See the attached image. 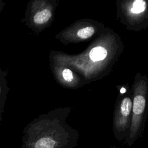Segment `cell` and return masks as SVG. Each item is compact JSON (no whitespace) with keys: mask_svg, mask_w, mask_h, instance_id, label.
Masks as SVG:
<instances>
[{"mask_svg":"<svg viewBox=\"0 0 148 148\" xmlns=\"http://www.w3.org/2000/svg\"><path fill=\"white\" fill-rule=\"evenodd\" d=\"M90 58L93 61H98L105 58L107 56L106 50L101 46L92 48L90 51Z\"/></svg>","mask_w":148,"mask_h":148,"instance_id":"obj_5","label":"cell"},{"mask_svg":"<svg viewBox=\"0 0 148 148\" xmlns=\"http://www.w3.org/2000/svg\"><path fill=\"white\" fill-rule=\"evenodd\" d=\"M94 28L92 27H87L78 31L77 35L81 39H87L91 37L94 33Z\"/></svg>","mask_w":148,"mask_h":148,"instance_id":"obj_8","label":"cell"},{"mask_svg":"<svg viewBox=\"0 0 148 148\" xmlns=\"http://www.w3.org/2000/svg\"><path fill=\"white\" fill-rule=\"evenodd\" d=\"M125 92V89L124 88H121V90H120V92L121 93H124Z\"/></svg>","mask_w":148,"mask_h":148,"instance_id":"obj_11","label":"cell"},{"mask_svg":"<svg viewBox=\"0 0 148 148\" xmlns=\"http://www.w3.org/2000/svg\"><path fill=\"white\" fill-rule=\"evenodd\" d=\"M146 101L145 98L141 95H136L133 102V113L135 115L141 114L145 109Z\"/></svg>","mask_w":148,"mask_h":148,"instance_id":"obj_4","label":"cell"},{"mask_svg":"<svg viewBox=\"0 0 148 148\" xmlns=\"http://www.w3.org/2000/svg\"><path fill=\"white\" fill-rule=\"evenodd\" d=\"M132 102L129 98H125L123 99L120 105V112L123 117H128L131 112Z\"/></svg>","mask_w":148,"mask_h":148,"instance_id":"obj_6","label":"cell"},{"mask_svg":"<svg viewBox=\"0 0 148 148\" xmlns=\"http://www.w3.org/2000/svg\"><path fill=\"white\" fill-rule=\"evenodd\" d=\"M146 3L143 0H135L132 4L131 11L133 13H140L145 10Z\"/></svg>","mask_w":148,"mask_h":148,"instance_id":"obj_7","label":"cell"},{"mask_svg":"<svg viewBox=\"0 0 148 148\" xmlns=\"http://www.w3.org/2000/svg\"><path fill=\"white\" fill-rule=\"evenodd\" d=\"M56 123L50 113L39 116L25 127L23 140L29 148H62L66 143Z\"/></svg>","mask_w":148,"mask_h":148,"instance_id":"obj_1","label":"cell"},{"mask_svg":"<svg viewBox=\"0 0 148 148\" xmlns=\"http://www.w3.org/2000/svg\"><path fill=\"white\" fill-rule=\"evenodd\" d=\"M7 76L8 71L0 67V122L3 118L8 94L9 91Z\"/></svg>","mask_w":148,"mask_h":148,"instance_id":"obj_3","label":"cell"},{"mask_svg":"<svg viewBox=\"0 0 148 148\" xmlns=\"http://www.w3.org/2000/svg\"><path fill=\"white\" fill-rule=\"evenodd\" d=\"M5 6V2L2 0H0V13L3 10Z\"/></svg>","mask_w":148,"mask_h":148,"instance_id":"obj_10","label":"cell"},{"mask_svg":"<svg viewBox=\"0 0 148 148\" xmlns=\"http://www.w3.org/2000/svg\"><path fill=\"white\" fill-rule=\"evenodd\" d=\"M53 8L46 0H32L27 5L22 20L25 25L36 34H39L51 23Z\"/></svg>","mask_w":148,"mask_h":148,"instance_id":"obj_2","label":"cell"},{"mask_svg":"<svg viewBox=\"0 0 148 148\" xmlns=\"http://www.w3.org/2000/svg\"><path fill=\"white\" fill-rule=\"evenodd\" d=\"M61 75L64 80L67 82H71L73 80V73L69 69L64 68L61 71Z\"/></svg>","mask_w":148,"mask_h":148,"instance_id":"obj_9","label":"cell"}]
</instances>
